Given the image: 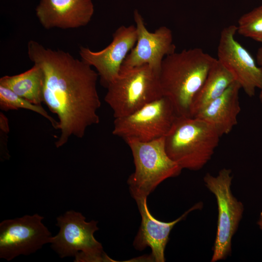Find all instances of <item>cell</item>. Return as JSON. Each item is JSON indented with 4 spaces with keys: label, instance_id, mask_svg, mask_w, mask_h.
Segmentation results:
<instances>
[{
    "label": "cell",
    "instance_id": "15",
    "mask_svg": "<svg viewBox=\"0 0 262 262\" xmlns=\"http://www.w3.org/2000/svg\"><path fill=\"white\" fill-rule=\"evenodd\" d=\"M241 89L235 81L219 97L211 101L195 116L213 126L221 136L229 133L238 123L241 111L239 91Z\"/></svg>",
    "mask_w": 262,
    "mask_h": 262
},
{
    "label": "cell",
    "instance_id": "12",
    "mask_svg": "<svg viewBox=\"0 0 262 262\" xmlns=\"http://www.w3.org/2000/svg\"><path fill=\"white\" fill-rule=\"evenodd\" d=\"M137 38L136 26L121 25L113 34L111 43L103 49L94 51L81 47V59L97 70L103 85H107L119 75L122 65L134 47Z\"/></svg>",
    "mask_w": 262,
    "mask_h": 262
},
{
    "label": "cell",
    "instance_id": "7",
    "mask_svg": "<svg viewBox=\"0 0 262 262\" xmlns=\"http://www.w3.org/2000/svg\"><path fill=\"white\" fill-rule=\"evenodd\" d=\"M233 180L230 169L223 168L216 176L206 173L203 177L206 187L215 196L218 209L217 229L213 247L211 262L225 260L232 251V240L244 212V206L232 194Z\"/></svg>",
    "mask_w": 262,
    "mask_h": 262
},
{
    "label": "cell",
    "instance_id": "13",
    "mask_svg": "<svg viewBox=\"0 0 262 262\" xmlns=\"http://www.w3.org/2000/svg\"><path fill=\"white\" fill-rule=\"evenodd\" d=\"M141 216V223L135 236L133 246L134 248L142 251L149 247L153 262H164V251L169 239L171 231L179 222L183 220L191 212L200 209L201 202H198L186 211L176 219L168 222L159 220L151 213L147 204V198L136 200Z\"/></svg>",
    "mask_w": 262,
    "mask_h": 262
},
{
    "label": "cell",
    "instance_id": "19",
    "mask_svg": "<svg viewBox=\"0 0 262 262\" xmlns=\"http://www.w3.org/2000/svg\"><path fill=\"white\" fill-rule=\"evenodd\" d=\"M236 26L239 34L262 43V4L243 15Z\"/></svg>",
    "mask_w": 262,
    "mask_h": 262
},
{
    "label": "cell",
    "instance_id": "21",
    "mask_svg": "<svg viewBox=\"0 0 262 262\" xmlns=\"http://www.w3.org/2000/svg\"><path fill=\"white\" fill-rule=\"evenodd\" d=\"M257 224L259 226L260 229L262 230V212L260 213Z\"/></svg>",
    "mask_w": 262,
    "mask_h": 262
},
{
    "label": "cell",
    "instance_id": "17",
    "mask_svg": "<svg viewBox=\"0 0 262 262\" xmlns=\"http://www.w3.org/2000/svg\"><path fill=\"white\" fill-rule=\"evenodd\" d=\"M44 74L42 69L34 64L30 69L13 76L0 79V85L12 90L19 96L33 104L43 102Z\"/></svg>",
    "mask_w": 262,
    "mask_h": 262
},
{
    "label": "cell",
    "instance_id": "8",
    "mask_svg": "<svg viewBox=\"0 0 262 262\" xmlns=\"http://www.w3.org/2000/svg\"><path fill=\"white\" fill-rule=\"evenodd\" d=\"M177 116L171 102L163 96L130 115L115 118L112 133L124 140L152 141L165 137Z\"/></svg>",
    "mask_w": 262,
    "mask_h": 262
},
{
    "label": "cell",
    "instance_id": "16",
    "mask_svg": "<svg viewBox=\"0 0 262 262\" xmlns=\"http://www.w3.org/2000/svg\"><path fill=\"white\" fill-rule=\"evenodd\" d=\"M235 81L231 73L216 59L193 99L191 109V117L220 96Z\"/></svg>",
    "mask_w": 262,
    "mask_h": 262
},
{
    "label": "cell",
    "instance_id": "4",
    "mask_svg": "<svg viewBox=\"0 0 262 262\" xmlns=\"http://www.w3.org/2000/svg\"><path fill=\"white\" fill-rule=\"evenodd\" d=\"M131 150L135 170L127 184L136 200L147 197L165 180L179 176L182 169L167 155L164 137L148 142L125 140Z\"/></svg>",
    "mask_w": 262,
    "mask_h": 262
},
{
    "label": "cell",
    "instance_id": "11",
    "mask_svg": "<svg viewBox=\"0 0 262 262\" xmlns=\"http://www.w3.org/2000/svg\"><path fill=\"white\" fill-rule=\"evenodd\" d=\"M137 33L134 47L125 59L121 68H131L147 65L159 73L164 59L176 52L171 30L165 26L150 32L137 10L133 13Z\"/></svg>",
    "mask_w": 262,
    "mask_h": 262
},
{
    "label": "cell",
    "instance_id": "2",
    "mask_svg": "<svg viewBox=\"0 0 262 262\" xmlns=\"http://www.w3.org/2000/svg\"><path fill=\"white\" fill-rule=\"evenodd\" d=\"M216 59L200 48L183 49L166 56L159 73L163 96L178 116L191 117L193 99Z\"/></svg>",
    "mask_w": 262,
    "mask_h": 262
},
{
    "label": "cell",
    "instance_id": "22",
    "mask_svg": "<svg viewBox=\"0 0 262 262\" xmlns=\"http://www.w3.org/2000/svg\"><path fill=\"white\" fill-rule=\"evenodd\" d=\"M259 98L260 101L262 103V88L261 89V92L260 93Z\"/></svg>",
    "mask_w": 262,
    "mask_h": 262
},
{
    "label": "cell",
    "instance_id": "9",
    "mask_svg": "<svg viewBox=\"0 0 262 262\" xmlns=\"http://www.w3.org/2000/svg\"><path fill=\"white\" fill-rule=\"evenodd\" d=\"M37 213L6 219L0 223V258L8 261L35 253L50 243L51 233Z\"/></svg>",
    "mask_w": 262,
    "mask_h": 262
},
{
    "label": "cell",
    "instance_id": "6",
    "mask_svg": "<svg viewBox=\"0 0 262 262\" xmlns=\"http://www.w3.org/2000/svg\"><path fill=\"white\" fill-rule=\"evenodd\" d=\"M58 233L52 236L51 247L60 256L74 257L75 262H115L104 252L94 234L98 230V221H85L79 212L68 211L57 217Z\"/></svg>",
    "mask_w": 262,
    "mask_h": 262
},
{
    "label": "cell",
    "instance_id": "18",
    "mask_svg": "<svg viewBox=\"0 0 262 262\" xmlns=\"http://www.w3.org/2000/svg\"><path fill=\"white\" fill-rule=\"evenodd\" d=\"M0 108L6 112L19 109L33 111L48 119L52 127L57 130L58 121L50 116L41 105L33 104L1 85H0Z\"/></svg>",
    "mask_w": 262,
    "mask_h": 262
},
{
    "label": "cell",
    "instance_id": "3",
    "mask_svg": "<svg viewBox=\"0 0 262 262\" xmlns=\"http://www.w3.org/2000/svg\"><path fill=\"white\" fill-rule=\"evenodd\" d=\"M221 137L214 127L204 120L177 116L164 137L165 150L182 169L198 171L211 159Z\"/></svg>",
    "mask_w": 262,
    "mask_h": 262
},
{
    "label": "cell",
    "instance_id": "10",
    "mask_svg": "<svg viewBox=\"0 0 262 262\" xmlns=\"http://www.w3.org/2000/svg\"><path fill=\"white\" fill-rule=\"evenodd\" d=\"M237 26L225 27L220 33L217 60L231 73L249 97L262 88V70L249 52L235 38Z\"/></svg>",
    "mask_w": 262,
    "mask_h": 262
},
{
    "label": "cell",
    "instance_id": "20",
    "mask_svg": "<svg viewBox=\"0 0 262 262\" xmlns=\"http://www.w3.org/2000/svg\"><path fill=\"white\" fill-rule=\"evenodd\" d=\"M256 61L258 65L262 70V46L257 51Z\"/></svg>",
    "mask_w": 262,
    "mask_h": 262
},
{
    "label": "cell",
    "instance_id": "1",
    "mask_svg": "<svg viewBox=\"0 0 262 262\" xmlns=\"http://www.w3.org/2000/svg\"><path fill=\"white\" fill-rule=\"evenodd\" d=\"M27 50L30 60L44 74L43 102L58 118L61 133L56 147L65 145L72 136L82 138L88 127L99 122L97 72L69 52L46 48L34 40L28 42Z\"/></svg>",
    "mask_w": 262,
    "mask_h": 262
},
{
    "label": "cell",
    "instance_id": "14",
    "mask_svg": "<svg viewBox=\"0 0 262 262\" xmlns=\"http://www.w3.org/2000/svg\"><path fill=\"white\" fill-rule=\"evenodd\" d=\"M35 11L46 29H67L87 25L94 8L92 0H40Z\"/></svg>",
    "mask_w": 262,
    "mask_h": 262
},
{
    "label": "cell",
    "instance_id": "5",
    "mask_svg": "<svg viewBox=\"0 0 262 262\" xmlns=\"http://www.w3.org/2000/svg\"><path fill=\"white\" fill-rule=\"evenodd\" d=\"M106 88L104 100L115 118L130 115L163 97L159 73L147 65L121 68Z\"/></svg>",
    "mask_w": 262,
    "mask_h": 262
}]
</instances>
